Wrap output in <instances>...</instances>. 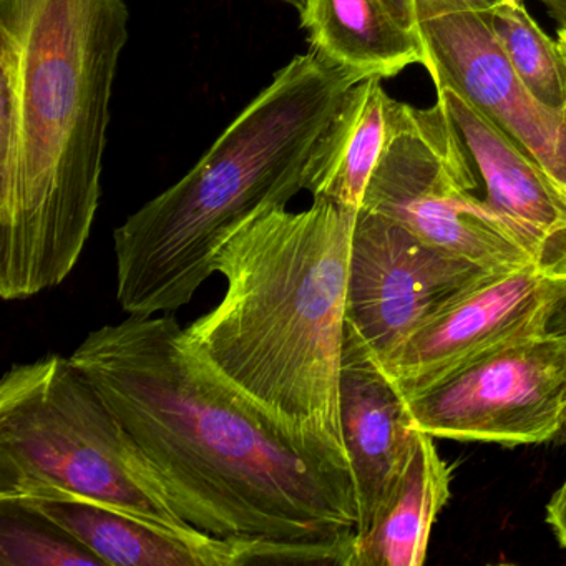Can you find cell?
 Returning <instances> with one entry per match:
<instances>
[{"label": "cell", "instance_id": "obj_1", "mask_svg": "<svg viewBox=\"0 0 566 566\" xmlns=\"http://www.w3.org/2000/svg\"><path fill=\"white\" fill-rule=\"evenodd\" d=\"M69 357L195 528L356 546L354 476L311 462L256 416L191 349L175 314L104 324Z\"/></svg>", "mask_w": 566, "mask_h": 566}, {"label": "cell", "instance_id": "obj_2", "mask_svg": "<svg viewBox=\"0 0 566 566\" xmlns=\"http://www.w3.org/2000/svg\"><path fill=\"white\" fill-rule=\"evenodd\" d=\"M127 0H0V296L61 286L91 240Z\"/></svg>", "mask_w": 566, "mask_h": 566}, {"label": "cell", "instance_id": "obj_3", "mask_svg": "<svg viewBox=\"0 0 566 566\" xmlns=\"http://www.w3.org/2000/svg\"><path fill=\"white\" fill-rule=\"evenodd\" d=\"M356 218L313 200L248 221L214 258L224 296L185 327L191 349L256 416L311 462L350 476L340 369Z\"/></svg>", "mask_w": 566, "mask_h": 566}, {"label": "cell", "instance_id": "obj_4", "mask_svg": "<svg viewBox=\"0 0 566 566\" xmlns=\"http://www.w3.org/2000/svg\"><path fill=\"white\" fill-rule=\"evenodd\" d=\"M356 84L313 51L281 67L184 178L115 228L122 310L155 316L190 304L221 247L304 190L314 147Z\"/></svg>", "mask_w": 566, "mask_h": 566}, {"label": "cell", "instance_id": "obj_5", "mask_svg": "<svg viewBox=\"0 0 566 566\" xmlns=\"http://www.w3.org/2000/svg\"><path fill=\"white\" fill-rule=\"evenodd\" d=\"M78 500L185 538L201 532L171 505L154 470L71 357L14 364L0 382V505Z\"/></svg>", "mask_w": 566, "mask_h": 566}, {"label": "cell", "instance_id": "obj_6", "mask_svg": "<svg viewBox=\"0 0 566 566\" xmlns=\"http://www.w3.org/2000/svg\"><path fill=\"white\" fill-rule=\"evenodd\" d=\"M479 181L442 105L416 108L399 102L360 210L387 218L430 247L493 273L548 264L476 195Z\"/></svg>", "mask_w": 566, "mask_h": 566}, {"label": "cell", "instance_id": "obj_7", "mask_svg": "<svg viewBox=\"0 0 566 566\" xmlns=\"http://www.w3.org/2000/svg\"><path fill=\"white\" fill-rule=\"evenodd\" d=\"M433 439L533 446L566 423V337L549 329L506 344L407 399Z\"/></svg>", "mask_w": 566, "mask_h": 566}, {"label": "cell", "instance_id": "obj_8", "mask_svg": "<svg viewBox=\"0 0 566 566\" xmlns=\"http://www.w3.org/2000/svg\"><path fill=\"white\" fill-rule=\"evenodd\" d=\"M492 274L430 247L387 218L359 210L350 243L346 324L387 370L423 324Z\"/></svg>", "mask_w": 566, "mask_h": 566}, {"label": "cell", "instance_id": "obj_9", "mask_svg": "<svg viewBox=\"0 0 566 566\" xmlns=\"http://www.w3.org/2000/svg\"><path fill=\"white\" fill-rule=\"evenodd\" d=\"M563 304L565 266L533 263L492 274L423 324L386 374L410 399L459 367L549 329Z\"/></svg>", "mask_w": 566, "mask_h": 566}, {"label": "cell", "instance_id": "obj_10", "mask_svg": "<svg viewBox=\"0 0 566 566\" xmlns=\"http://www.w3.org/2000/svg\"><path fill=\"white\" fill-rule=\"evenodd\" d=\"M422 67L528 151L566 190V112L545 107L513 71L486 14L422 22Z\"/></svg>", "mask_w": 566, "mask_h": 566}, {"label": "cell", "instance_id": "obj_11", "mask_svg": "<svg viewBox=\"0 0 566 566\" xmlns=\"http://www.w3.org/2000/svg\"><path fill=\"white\" fill-rule=\"evenodd\" d=\"M485 200L548 264L566 266V190L515 140L450 88H436Z\"/></svg>", "mask_w": 566, "mask_h": 566}, {"label": "cell", "instance_id": "obj_12", "mask_svg": "<svg viewBox=\"0 0 566 566\" xmlns=\"http://www.w3.org/2000/svg\"><path fill=\"white\" fill-rule=\"evenodd\" d=\"M340 426L356 480L360 536L402 472L417 430L406 397L347 324L340 369Z\"/></svg>", "mask_w": 566, "mask_h": 566}, {"label": "cell", "instance_id": "obj_13", "mask_svg": "<svg viewBox=\"0 0 566 566\" xmlns=\"http://www.w3.org/2000/svg\"><path fill=\"white\" fill-rule=\"evenodd\" d=\"M397 105L382 78H366L347 91L307 164L304 190L313 200L360 210L389 140Z\"/></svg>", "mask_w": 566, "mask_h": 566}, {"label": "cell", "instance_id": "obj_14", "mask_svg": "<svg viewBox=\"0 0 566 566\" xmlns=\"http://www.w3.org/2000/svg\"><path fill=\"white\" fill-rule=\"evenodd\" d=\"M300 15L311 51L359 82L423 65L419 31L403 28L382 0H314Z\"/></svg>", "mask_w": 566, "mask_h": 566}, {"label": "cell", "instance_id": "obj_15", "mask_svg": "<svg viewBox=\"0 0 566 566\" xmlns=\"http://www.w3.org/2000/svg\"><path fill=\"white\" fill-rule=\"evenodd\" d=\"M450 496V470L433 437L417 430L412 450L376 518L357 536L353 566H420Z\"/></svg>", "mask_w": 566, "mask_h": 566}, {"label": "cell", "instance_id": "obj_16", "mask_svg": "<svg viewBox=\"0 0 566 566\" xmlns=\"http://www.w3.org/2000/svg\"><path fill=\"white\" fill-rule=\"evenodd\" d=\"M486 19L530 94L552 111L566 112V55L559 42L543 32L523 0H500Z\"/></svg>", "mask_w": 566, "mask_h": 566}, {"label": "cell", "instance_id": "obj_17", "mask_svg": "<svg viewBox=\"0 0 566 566\" xmlns=\"http://www.w3.org/2000/svg\"><path fill=\"white\" fill-rule=\"evenodd\" d=\"M18 509L2 505L0 515V566H105L94 553L51 523Z\"/></svg>", "mask_w": 566, "mask_h": 566}, {"label": "cell", "instance_id": "obj_18", "mask_svg": "<svg viewBox=\"0 0 566 566\" xmlns=\"http://www.w3.org/2000/svg\"><path fill=\"white\" fill-rule=\"evenodd\" d=\"M390 14L407 29L455 14H489L500 0H382Z\"/></svg>", "mask_w": 566, "mask_h": 566}, {"label": "cell", "instance_id": "obj_19", "mask_svg": "<svg viewBox=\"0 0 566 566\" xmlns=\"http://www.w3.org/2000/svg\"><path fill=\"white\" fill-rule=\"evenodd\" d=\"M546 523L552 526L559 545L566 548V479L546 505Z\"/></svg>", "mask_w": 566, "mask_h": 566}, {"label": "cell", "instance_id": "obj_20", "mask_svg": "<svg viewBox=\"0 0 566 566\" xmlns=\"http://www.w3.org/2000/svg\"><path fill=\"white\" fill-rule=\"evenodd\" d=\"M546 12L558 22L559 28H566V0H539Z\"/></svg>", "mask_w": 566, "mask_h": 566}, {"label": "cell", "instance_id": "obj_21", "mask_svg": "<svg viewBox=\"0 0 566 566\" xmlns=\"http://www.w3.org/2000/svg\"><path fill=\"white\" fill-rule=\"evenodd\" d=\"M552 329L558 331L559 334L566 337V304H563L559 307L558 313L553 317L552 324H549Z\"/></svg>", "mask_w": 566, "mask_h": 566}, {"label": "cell", "instance_id": "obj_22", "mask_svg": "<svg viewBox=\"0 0 566 566\" xmlns=\"http://www.w3.org/2000/svg\"><path fill=\"white\" fill-rule=\"evenodd\" d=\"M277 2H283L286 6H293L297 12H303V9L306 8V0H277Z\"/></svg>", "mask_w": 566, "mask_h": 566}, {"label": "cell", "instance_id": "obj_23", "mask_svg": "<svg viewBox=\"0 0 566 566\" xmlns=\"http://www.w3.org/2000/svg\"><path fill=\"white\" fill-rule=\"evenodd\" d=\"M558 42L566 55V28L558 29Z\"/></svg>", "mask_w": 566, "mask_h": 566}, {"label": "cell", "instance_id": "obj_24", "mask_svg": "<svg viewBox=\"0 0 566 566\" xmlns=\"http://www.w3.org/2000/svg\"><path fill=\"white\" fill-rule=\"evenodd\" d=\"M313 2H314V0H306V8H307V6L313 4ZM306 8H304V9H306ZM304 9H303V11H304Z\"/></svg>", "mask_w": 566, "mask_h": 566}]
</instances>
